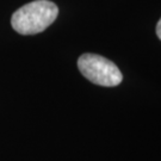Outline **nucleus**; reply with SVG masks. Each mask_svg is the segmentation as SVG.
I'll list each match as a JSON object with an SVG mask.
<instances>
[{"instance_id": "obj_2", "label": "nucleus", "mask_w": 161, "mask_h": 161, "mask_svg": "<svg viewBox=\"0 0 161 161\" xmlns=\"http://www.w3.org/2000/svg\"><path fill=\"white\" fill-rule=\"evenodd\" d=\"M78 68L87 80L99 86L114 87L123 80L118 67L112 61L97 54H82L78 60Z\"/></svg>"}, {"instance_id": "obj_3", "label": "nucleus", "mask_w": 161, "mask_h": 161, "mask_svg": "<svg viewBox=\"0 0 161 161\" xmlns=\"http://www.w3.org/2000/svg\"><path fill=\"white\" fill-rule=\"evenodd\" d=\"M156 36H158L159 40L161 41V18H160V20L158 22V24H156Z\"/></svg>"}, {"instance_id": "obj_1", "label": "nucleus", "mask_w": 161, "mask_h": 161, "mask_svg": "<svg viewBox=\"0 0 161 161\" xmlns=\"http://www.w3.org/2000/svg\"><path fill=\"white\" fill-rule=\"evenodd\" d=\"M58 8L49 0H35L12 14V28L20 35H36L50 26L58 18Z\"/></svg>"}]
</instances>
